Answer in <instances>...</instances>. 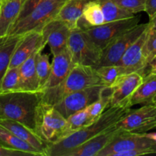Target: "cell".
<instances>
[{
    "instance_id": "6da1fadb",
    "label": "cell",
    "mask_w": 156,
    "mask_h": 156,
    "mask_svg": "<svg viewBox=\"0 0 156 156\" xmlns=\"http://www.w3.org/2000/svg\"><path fill=\"white\" fill-rule=\"evenodd\" d=\"M130 108L128 105L109 107L91 124L59 141L47 144L46 156H64L67 152L82 145L85 141L115 125L129 112Z\"/></svg>"
},
{
    "instance_id": "7a4b0ae2",
    "label": "cell",
    "mask_w": 156,
    "mask_h": 156,
    "mask_svg": "<svg viewBox=\"0 0 156 156\" xmlns=\"http://www.w3.org/2000/svg\"><path fill=\"white\" fill-rule=\"evenodd\" d=\"M41 91H15L0 94V119L22 123L34 131L37 108L41 101Z\"/></svg>"
},
{
    "instance_id": "3957f363",
    "label": "cell",
    "mask_w": 156,
    "mask_h": 156,
    "mask_svg": "<svg viewBox=\"0 0 156 156\" xmlns=\"http://www.w3.org/2000/svg\"><path fill=\"white\" fill-rule=\"evenodd\" d=\"M95 85H104L98 76L96 69L75 64L63 82L57 86L41 91V102L55 105L70 93Z\"/></svg>"
},
{
    "instance_id": "277c9868",
    "label": "cell",
    "mask_w": 156,
    "mask_h": 156,
    "mask_svg": "<svg viewBox=\"0 0 156 156\" xmlns=\"http://www.w3.org/2000/svg\"><path fill=\"white\" fill-rule=\"evenodd\" d=\"M66 118L53 105L41 103L37 108L34 132L47 144L64 138Z\"/></svg>"
},
{
    "instance_id": "5b68a950",
    "label": "cell",
    "mask_w": 156,
    "mask_h": 156,
    "mask_svg": "<svg viewBox=\"0 0 156 156\" xmlns=\"http://www.w3.org/2000/svg\"><path fill=\"white\" fill-rule=\"evenodd\" d=\"M67 48L73 63L96 69L100 66L102 50L91 40L86 31L75 27L69 37Z\"/></svg>"
},
{
    "instance_id": "8992f818",
    "label": "cell",
    "mask_w": 156,
    "mask_h": 156,
    "mask_svg": "<svg viewBox=\"0 0 156 156\" xmlns=\"http://www.w3.org/2000/svg\"><path fill=\"white\" fill-rule=\"evenodd\" d=\"M66 0H53L41 2L27 15L15 22L9 35H22L32 30H41L49 21L56 17Z\"/></svg>"
},
{
    "instance_id": "52a82bcc",
    "label": "cell",
    "mask_w": 156,
    "mask_h": 156,
    "mask_svg": "<svg viewBox=\"0 0 156 156\" xmlns=\"http://www.w3.org/2000/svg\"><path fill=\"white\" fill-rule=\"evenodd\" d=\"M155 144V142L148 138L145 133L129 132L120 129L111 143L97 156H116L124 151L152 149Z\"/></svg>"
},
{
    "instance_id": "ba28073f",
    "label": "cell",
    "mask_w": 156,
    "mask_h": 156,
    "mask_svg": "<svg viewBox=\"0 0 156 156\" xmlns=\"http://www.w3.org/2000/svg\"><path fill=\"white\" fill-rule=\"evenodd\" d=\"M116 126L119 129L134 133H146L156 127V105H144L136 110H129Z\"/></svg>"
},
{
    "instance_id": "9c48e42d",
    "label": "cell",
    "mask_w": 156,
    "mask_h": 156,
    "mask_svg": "<svg viewBox=\"0 0 156 156\" xmlns=\"http://www.w3.org/2000/svg\"><path fill=\"white\" fill-rule=\"evenodd\" d=\"M146 24H138L116 37L102 50L100 66L116 65L121 59L128 47L146 30ZM98 66V67H99Z\"/></svg>"
},
{
    "instance_id": "30bf717a",
    "label": "cell",
    "mask_w": 156,
    "mask_h": 156,
    "mask_svg": "<svg viewBox=\"0 0 156 156\" xmlns=\"http://www.w3.org/2000/svg\"><path fill=\"white\" fill-rule=\"evenodd\" d=\"M105 87V85H95L70 93L53 106L67 119L73 114L88 108L96 101Z\"/></svg>"
},
{
    "instance_id": "8fae6325",
    "label": "cell",
    "mask_w": 156,
    "mask_h": 156,
    "mask_svg": "<svg viewBox=\"0 0 156 156\" xmlns=\"http://www.w3.org/2000/svg\"><path fill=\"white\" fill-rule=\"evenodd\" d=\"M140 17L133 16L118 21L105 22L96 27H90L85 31L101 50L116 37L139 24Z\"/></svg>"
},
{
    "instance_id": "7c38bea8",
    "label": "cell",
    "mask_w": 156,
    "mask_h": 156,
    "mask_svg": "<svg viewBox=\"0 0 156 156\" xmlns=\"http://www.w3.org/2000/svg\"><path fill=\"white\" fill-rule=\"evenodd\" d=\"M143 75L131 73L119 76L111 87L110 107L119 105H128L131 107L130 100L143 80Z\"/></svg>"
},
{
    "instance_id": "4fadbf2b",
    "label": "cell",
    "mask_w": 156,
    "mask_h": 156,
    "mask_svg": "<svg viewBox=\"0 0 156 156\" xmlns=\"http://www.w3.org/2000/svg\"><path fill=\"white\" fill-rule=\"evenodd\" d=\"M149 26V24H148ZM148 34V27L144 32L128 47L117 65L123 68L124 74L140 73L145 76L147 62L143 55V46Z\"/></svg>"
},
{
    "instance_id": "5bb4252c",
    "label": "cell",
    "mask_w": 156,
    "mask_h": 156,
    "mask_svg": "<svg viewBox=\"0 0 156 156\" xmlns=\"http://www.w3.org/2000/svg\"><path fill=\"white\" fill-rule=\"evenodd\" d=\"M46 45L41 30H32L23 34L14 50L9 68L19 66L33 53L42 51Z\"/></svg>"
},
{
    "instance_id": "9a60e30c",
    "label": "cell",
    "mask_w": 156,
    "mask_h": 156,
    "mask_svg": "<svg viewBox=\"0 0 156 156\" xmlns=\"http://www.w3.org/2000/svg\"><path fill=\"white\" fill-rule=\"evenodd\" d=\"M71 30L69 24L56 18L49 21L41 29L44 41L50 47L53 56L66 48Z\"/></svg>"
},
{
    "instance_id": "2e32d148",
    "label": "cell",
    "mask_w": 156,
    "mask_h": 156,
    "mask_svg": "<svg viewBox=\"0 0 156 156\" xmlns=\"http://www.w3.org/2000/svg\"><path fill=\"white\" fill-rule=\"evenodd\" d=\"M120 129L114 125L98 135L87 140L64 156H97L117 135Z\"/></svg>"
},
{
    "instance_id": "e0dca14e",
    "label": "cell",
    "mask_w": 156,
    "mask_h": 156,
    "mask_svg": "<svg viewBox=\"0 0 156 156\" xmlns=\"http://www.w3.org/2000/svg\"><path fill=\"white\" fill-rule=\"evenodd\" d=\"M53 56L50 76L41 91L59 85L69 74L74 66L72 56L67 47Z\"/></svg>"
},
{
    "instance_id": "ac0fdd59",
    "label": "cell",
    "mask_w": 156,
    "mask_h": 156,
    "mask_svg": "<svg viewBox=\"0 0 156 156\" xmlns=\"http://www.w3.org/2000/svg\"><path fill=\"white\" fill-rule=\"evenodd\" d=\"M0 126H3L17 137L30 145L32 147L36 149L42 156H46L47 144L44 143L31 129L24 126L22 123L8 119H0Z\"/></svg>"
},
{
    "instance_id": "d6986e66",
    "label": "cell",
    "mask_w": 156,
    "mask_h": 156,
    "mask_svg": "<svg viewBox=\"0 0 156 156\" xmlns=\"http://www.w3.org/2000/svg\"><path fill=\"white\" fill-rule=\"evenodd\" d=\"M24 2V0H0V38L9 35Z\"/></svg>"
},
{
    "instance_id": "ffe728a7",
    "label": "cell",
    "mask_w": 156,
    "mask_h": 156,
    "mask_svg": "<svg viewBox=\"0 0 156 156\" xmlns=\"http://www.w3.org/2000/svg\"><path fill=\"white\" fill-rule=\"evenodd\" d=\"M39 52L41 51L33 53L28 59L19 66L20 91H40L39 82L36 71V58Z\"/></svg>"
},
{
    "instance_id": "44dd1931",
    "label": "cell",
    "mask_w": 156,
    "mask_h": 156,
    "mask_svg": "<svg viewBox=\"0 0 156 156\" xmlns=\"http://www.w3.org/2000/svg\"><path fill=\"white\" fill-rule=\"evenodd\" d=\"M156 95V71H150L143 76V80L130 100L131 107L136 105L152 104Z\"/></svg>"
},
{
    "instance_id": "7402d4cb",
    "label": "cell",
    "mask_w": 156,
    "mask_h": 156,
    "mask_svg": "<svg viewBox=\"0 0 156 156\" xmlns=\"http://www.w3.org/2000/svg\"><path fill=\"white\" fill-rule=\"evenodd\" d=\"M105 23L102 8L98 0H91L85 5L82 16L77 21L76 27L86 30Z\"/></svg>"
},
{
    "instance_id": "603a6c76",
    "label": "cell",
    "mask_w": 156,
    "mask_h": 156,
    "mask_svg": "<svg viewBox=\"0 0 156 156\" xmlns=\"http://www.w3.org/2000/svg\"><path fill=\"white\" fill-rule=\"evenodd\" d=\"M91 0H66L55 18L75 27L82 16L85 5Z\"/></svg>"
},
{
    "instance_id": "cb8c5ba5",
    "label": "cell",
    "mask_w": 156,
    "mask_h": 156,
    "mask_svg": "<svg viewBox=\"0 0 156 156\" xmlns=\"http://www.w3.org/2000/svg\"><path fill=\"white\" fill-rule=\"evenodd\" d=\"M22 35H8L0 38V83L9 69L14 50Z\"/></svg>"
},
{
    "instance_id": "d4e9b609",
    "label": "cell",
    "mask_w": 156,
    "mask_h": 156,
    "mask_svg": "<svg viewBox=\"0 0 156 156\" xmlns=\"http://www.w3.org/2000/svg\"><path fill=\"white\" fill-rule=\"evenodd\" d=\"M0 145L9 149L25 152L30 155L42 156L36 149L2 126H0Z\"/></svg>"
},
{
    "instance_id": "484cf974",
    "label": "cell",
    "mask_w": 156,
    "mask_h": 156,
    "mask_svg": "<svg viewBox=\"0 0 156 156\" xmlns=\"http://www.w3.org/2000/svg\"><path fill=\"white\" fill-rule=\"evenodd\" d=\"M95 120H92L90 116L88 108L74 113L66 119L64 138L91 124Z\"/></svg>"
},
{
    "instance_id": "4316f807",
    "label": "cell",
    "mask_w": 156,
    "mask_h": 156,
    "mask_svg": "<svg viewBox=\"0 0 156 156\" xmlns=\"http://www.w3.org/2000/svg\"><path fill=\"white\" fill-rule=\"evenodd\" d=\"M102 8L105 22L129 18L135 15L121 9L113 0H98Z\"/></svg>"
},
{
    "instance_id": "83f0119b",
    "label": "cell",
    "mask_w": 156,
    "mask_h": 156,
    "mask_svg": "<svg viewBox=\"0 0 156 156\" xmlns=\"http://www.w3.org/2000/svg\"><path fill=\"white\" fill-rule=\"evenodd\" d=\"M96 72L104 85L108 88H111L119 76L124 74L123 68L117 64L101 66L96 68Z\"/></svg>"
},
{
    "instance_id": "f1b7e54d",
    "label": "cell",
    "mask_w": 156,
    "mask_h": 156,
    "mask_svg": "<svg viewBox=\"0 0 156 156\" xmlns=\"http://www.w3.org/2000/svg\"><path fill=\"white\" fill-rule=\"evenodd\" d=\"M111 88H108V87L105 86L104 89L102 90L98 99L88 107V112H89V114L92 120H97L101 115L102 113L107 108H109L110 101H111Z\"/></svg>"
},
{
    "instance_id": "f546056e",
    "label": "cell",
    "mask_w": 156,
    "mask_h": 156,
    "mask_svg": "<svg viewBox=\"0 0 156 156\" xmlns=\"http://www.w3.org/2000/svg\"><path fill=\"white\" fill-rule=\"evenodd\" d=\"M19 91V66L9 68L0 83V94Z\"/></svg>"
},
{
    "instance_id": "4dcf8cb0",
    "label": "cell",
    "mask_w": 156,
    "mask_h": 156,
    "mask_svg": "<svg viewBox=\"0 0 156 156\" xmlns=\"http://www.w3.org/2000/svg\"><path fill=\"white\" fill-rule=\"evenodd\" d=\"M39 52L36 58V71L37 75L38 82H39L40 91L47 82L51 70V63L49 60V56L45 53Z\"/></svg>"
},
{
    "instance_id": "1f68e13d",
    "label": "cell",
    "mask_w": 156,
    "mask_h": 156,
    "mask_svg": "<svg viewBox=\"0 0 156 156\" xmlns=\"http://www.w3.org/2000/svg\"><path fill=\"white\" fill-rule=\"evenodd\" d=\"M143 55L145 56L147 64L156 55V31H152L149 29L148 34L143 46Z\"/></svg>"
},
{
    "instance_id": "d6a6232c",
    "label": "cell",
    "mask_w": 156,
    "mask_h": 156,
    "mask_svg": "<svg viewBox=\"0 0 156 156\" xmlns=\"http://www.w3.org/2000/svg\"><path fill=\"white\" fill-rule=\"evenodd\" d=\"M121 9L135 14L145 12L146 0H113Z\"/></svg>"
},
{
    "instance_id": "836d02e7",
    "label": "cell",
    "mask_w": 156,
    "mask_h": 156,
    "mask_svg": "<svg viewBox=\"0 0 156 156\" xmlns=\"http://www.w3.org/2000/svg\"><path fill=\"white\" fill-rule=\"evenodd\" d=\"M48 1H53V0H24V2L23 4L22 9H21V12H20L19 15H18V18H17L16 21L22 18L23 17L25 16L26 15L29 13L35 6L37 5L38 4L41 2H44ZM15 21V22H16Z\"/></svg>"
},
{
    "instance_id": "e575fe53",
    "label": "cell",
    "mask_w": 156,
    "mask_h": 156,
    "mask_svg": "<svg viewBox=\"0 0 156 156\" xmlns=\"http://www.w3.org/2000/svg\"><path fill=\"white\" fill-rule=\"evenodd\" d=\"M0 156H30V155L25 152L4 147L0 145Z\"/></svg>"
},
{
    "instance_id": "d590c367",
    "label": "cell",
    "mask_w": 156,
    "mask_h": 156,
    "mask_svg": "<svg viewBox=\"0 0 156 156\" xmlns=\"http://www.w3.org/2000/svg\"><path fill=\"white\" fill-rule=\"evenodd\" d=\"M145 12L149 15V18L155 15L156 13V0H146Z\"/></svg>"
},
{
    "instance_id": "8d00e7d4",
    "label": "cell",
    "mask_w": 156,
    "mask_h": 156,
    "mask_svg": "<svg viewBox=\"0 0 156 156\" xmlns=\"http://www.w3.org/2000/svg\"><path fill=\"white\" fill-rule=\"evenodd\" d=\"M149 24V29L152 31H156V13L152 18H149V22H148Z\"/></svg>"
},
{
    "instance_id": "74e56055",
    "label": "cell",
    "mask_w": 156,
    "mask_h": 156,
    "mask_svg": "<svg viewBox=\"0 0 156 156\" xmlns=\"http://www.w3.org/2000/svg\"><path fill=\"white\" fill-rule=\"evenodd\" d=\"M147 68L149 69L150 71H156V55L152 58V60L149 62L147 66Z\"/></svg>"
},
{
    "instance_id": "f35d334b",
    "label": "cell",
    "mask_w": 156,
    "mask_h": 156,
    "mask_svg": "<svg viewBox=\"0 0 156 156\" xmlns=\"http://www.w3.org/2000/svg\"><path fill=\"white\" fill-rule=\"evenodd\" d=\"M146 136L149 138L150 140H152V141H154L156 143V132L154 133H145Z\"/></svg>"
},
{
    "instance_id": "ab89813d",
    "label": "cell",
    "mask_w": 156,
    "mask_h": 156,
    "mask_svg": "<svg viewBox=\"0 0 156 156\" xmlns=\"http://www.w3.org/2000/svg\"><path fill=\"white\" fill-rule=\"evenodd\" d=\"M152 104H153V105H156V95H155V97L153 98V100H152Z\"/></svg>"
},
{
    "instance_id": "60d3db41",
    "label": "cell",
    "mask_w": 156,
    "mask_h": 156,
    "mask_svg": "<svg viewBox=\"0 0 156 156\" xmlns=\"http://www.w3.org/2000/svg\"><path fill=\"white\" fill-rule=\"evenodd\" d=\"M152 149H154V150H155V152H156V143H155V145H154V146H152Z\"/></svg>"
},
{
    "instance_id": "b9f144b4",
    "label": "cell",
    "mask_w": 156,
    "mask_h": 156,
    "mask_svg": "<svg viewBox=\"0 0 156 156\" xmlns=\"http://www.w3.org/2000/svg\"><path fill=\"white\" fill-rule=\"evenodd\" d=\"M155 128H156V127H155Z\"/></svg>"
}]
</instances>
